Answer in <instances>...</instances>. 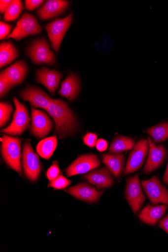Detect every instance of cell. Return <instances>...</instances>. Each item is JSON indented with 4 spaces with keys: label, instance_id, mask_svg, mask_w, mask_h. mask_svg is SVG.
<instances>
[{
    "label": "cell",
    "instance_id": "836d02e7",
    "mask_svg": "<svg viewBox=\"0 0 168 252\" xmlns=\"http://www.w3.org/2000/svg\"><path fill=\"white\" fill-rule=\"evenodd\" d=\"M43 2L42 0H26L25 5L28 10L33 11L39 7Z\"/></svg>",
    "mask_w": 168,
    "mask_h": 252
},
{
    "label": "cell",
    "instance_id": "74e56055",
    "mask_svg": "<svg viewBox=\"0 0 168 252\" xmlns=\"http://www.w3.org/2000/svg\"><path fill=\"white\" fill-rule=\"evenodd\" d=\"M163 180L165 184L168 186V163L163 178Z\"/></svg>",
    "mask_w": 168,
    "mask_h": 252
},
{
    "label": "cell",
    "instance_id": "d4e9b609",
    "mask_svg": "<svg viewBox=\"0 0 168 252\" xmlns=\"http://www.w3.org/2000/svg\"><path fill=\"white\" fill-rule=\"evenodd\" d=\"M135 145L134 141L130 137L119 136L116 137L113 140L109 148V152L113 154H119L132 150Z\"/></svg>",
    "mask_w": 168,
    "mask_h": 252
},
{
    "label": "cell",
    "instance_id": "52a82bcc",
    "mask_svg": "<svg viewBox=\"0 0 168 252\" xmlns=\"http://www.w3.org/2000/svg\"><path fill=\"white\" fill-rule=\"evenodd\" d=\"M125 196L133 212L136 214L146 201L138 174L127 178Z\"/></svg>",
    "mask_w": 168,
    "mask_h": 252
},
{
    "label": "cell",
    "instance_id": "f546056e",
    "mask_svg": "<svg viewBox=\"0 0 168 252\" xmlns=\"http://www.w3.org/2000/svg\"><path fill=\"white\" fill-rule=\"evenodd\" d=\"M98 135L94 133H88L83 137L84 144L91 148L96 146L98 142Z\"/></svg>",
    "mask_w": 168,
    "mask_h": 252
},
{
    "label": "cell",
    "instance_id": "ba28073f",
    "mask_svg": "<svg viewBox=\"0 0 168 252\" xmlns=\"http://www.w3.org/2000/svg\"><path fill=\"white\" fill-rule=\"evenodd\" d=\"M22 165L26 177L31 181H36L40 173L41 165L38 156L29 142L24 145Z\"/></svg>",
    "mask_w": 168,
    "mask_h": 252
},
{
    "label": "cell",
    "instance_id": "5b68a950",
    "mask_svg": "<svg viewBox=\"0 0 168 252\" xmlns=\"http://www.w3.org/2000/svg\"><path fill=\"white\" fill-rule=\"evenodd\" d=\"M41 32L42 28L37 19L34 15L26 12L22 15L8 38L19 41L28 36L38 34Z\"/></svg>",
    "mask_w": 168,
    "mask_h": 252
},
{
    "label": "cell",
    "instance_id": "7402d4cb",
    "mask_svg": "<svg viewBox=\"0 0 168 252\" xmlns=\"http://www.w3.org/2000/svg\"><path fill=\"white\" fill-rule=\"evenodd\" d=\"M103 162L110 172L118 178L122 174L126 157L123 154H105L102 157Z\"/></svg>",
    "mask_w": 168,
    "mask_h": 252
},
{
    "label": "cell",
    "instance_id": "4fadbf2b",
    "mask_svg": "<svg viewBox=\"0 0 168 252\" xmlns=\"http://www.w3.org/2000/svg\"><path fill=\"white\" fill-rule=\"evenodd\" d=\"M148 140L149 144V156L143 172L149 174L160 167L165 162L166 156V149L164 145L157 146L150 137Z\"/></svg>",
    "mask_w": 168,
    "mask_h": 252
},
{
    "label": "cell",
    "instance_id": "d6a6232c",
    "mask_svg": "<svg viewBox=\"0 0 168 252\" xmlns=\"http://www.w3.org/2000/svg\"><path fill=\"white\" fill-rule=\"evenodd\" d=\"M60 170L57 163L54 162L53 165L48 170L47 172V177L50 181H52L60 175Z\"/></svg>",
    "mask_w": 168,
    "mask_h": 252
},
{
    "label": "cell",
    "instance_id": "ac0fdd59",
    "mask_svg": "<svg viewBox=\"0 0 168 252\" xmlns=\"http://www.w3.org/2000/svg\"><path fill=\"white\" fill-rule=\"evenodd\" d=\"M83 178L98 189L109 188L114 184V179L109 170L105 167L88 172Z\"/></svg>",
    "mask_w": 168,
    "mask_h": 252
},
{
    "label": "cell",
    "instance_id": "30bf717a",
    "mask_svg": "<svg viewBox=\"0 0 168 252\" xmlns=\"http://www.w3.org/2000/svg\"><path fill=\"white\" fill-rule=\"evenodd\" d=\"M149 151L148 139H142L137 142L130 154L124 175L133 173L140 169Z\"/></svg>",
    "mask_w": 168,
    "mask_h": 252
},
{
    "label": "cell",
    "instance_id": "484cf974",
    "mask_svg": "<svg viewBox=\"0 0 168 252\" xmlns=\"http://www.w3.org/2000/svg\"><path fill=\"white\" fill-rule=\"evenodd\" d=\"M154 143L159 144L168 139V122L162 123L145 130Z\"/></svg>",
    "mask_w": 168,
    "mask_h": 252
},
{
    "label": "cell",
    "instance_id": "9c48e42d",
    "mask_svg": "<svg viewBox=\"0 0 168 252\" xmlns=\"http://www.w3.org/2000/svg\"><path fill=\"white\" fill-rule=\"evenodd\" d=\"M141 184L153 205L159 203L168 205V190L162 185L157 176H154L148 180H142Z\"/></svg>",
    "mask_w": 168,
    "mask_h": 252
},
{
    "label": "cell",
    "instance_id": "4dcf8cb0",
    "mask_svg": "<svg viewBox=\"0 0 168 252\" xmlns=\"http://www.w3.org/2000/svg\"><path fill=\"white\" fill-rule=\"evenodd\" d=\"M12 88L7 80L2 75H0V96L4 97Z\"/></svg>",
    "mask_w": 168,
    "mask_h": 252
},
{
    "label": "cell",
    "instance_id": "d590c367",
    "mask_svg": "<svg viewBox=\"0 0 168 252\" xmlns=\"http://www.w3.org/2000/svg\"><path fill=\"white\" fill-rule=\"evenodd\" d=\"M12 2V0H1L0 1V12L1 14H5Z\"/></svg>",
    "mask_w": 168,
    "mask_h": 252
},
{
    "label": "cell",
    "instance_id": "83f0119b",
    "mask_svg": "<svg viewBox=\"0 0 168 252\" xmlns=\"http://www.w3.org/2000/svg\"><path fill=\"white\" fill-rule=\"evenodd\" d=\"M13 110V106L9 103L1 102L0 103V126H5L10 119Z\"/></svg>",
    "mask_w": 168,
    "mask_h": 252
},
{
    "label": "cell",
    "instance_id": "7a4b0ae2",
    "mask_svg": "<svg viewBox=\"0 0 168 252\" xmlns=\"http://www.w3.org/2000/svg\"><path fill=\"white\" fill-rule=\"evenodd\" d=\"M1 141V153L4 161L11 168L22 175L21 140L18 137L4 134Z\"/></svg>",
    "mask_w": 168,
    "mask_h": 252
},
{
    "label": "cell",
    "instance_id": "44dd1931",
    "mask_svg": "<svg viewBox=\"0 0 168 252\" xmlns=\"http://www.w3.org/2000/svg\"><path fill=\"white\" fill-rule=\"evenodd\" d=\"M80 88V82L77 75L69 74L62 82L59 94L71 101L78 96Z\"/></svg>",
    "mask_w": 168,
    "mask_h": 252
},
{
    "label": "cell",
    "instance_id": "8992f818",
    "mask_svg": "<svg viewBox=\"0 0 168 252\" xmlns=\"http://www.w3.org/2000/svg\"><path fill=\"white\" fill-rule=\"evenodd\" d=\"M16 110L11 125L2 129L1 132L11 135H21L30 126L31 119L26 106L22 104L16 97L14 98Z\"/></svg>",
    "mask_w": 168,
    "mask_h": 252
},
{
    "label": "cell",
    "instance_id": "1f68e13d",
    "mask_svg": "<svg viewBox=\"0 0 168 252\" xmlns=\"http://www.w3.org/2000/svg\"><path fill=\"white\" fill-rule=\"evenodd\" d=\"M12 26L3 21L0 22V39L2 40L10 34Z\"/></svg>",
    "mask_w": 168,
    "mask_h": 252
},
{
    "label": "cell",
    "instance_id": "603a6c76",
    "mask_svg": "<svg viewBox=\"0 0 168 252\" xmlns=\"http://www.w3.org/2000/svg\"><path fill=\"white\" fill-rule=\"evenodd\" d=\"M18 56V52L11 41H4L0 45V67L10 63Z\"/></svg>",
    "mask_w": 168,
    "mask_h": 252
},
{
    "label": "cell",
    "instance_id": "5bb4252c",
    "mask_svg": "<svg viewBox=\"0 0 168 252\" xmlns=\"http://www.w3.org/2000/svg\"><path fill=\"white\" fill-rule=\"evenodd\" d=\"M20 95L23 100L30 102L33 107L46 110L52 99L43 91L33 87H27L21 92Z\"/></svg>",
    "mask_w": 168,
    "mask_h": 252
},
{
    "label": "cell",
    "instance_id": "3957f363",
    "mask_svg": "<svg viewBox=\"0 0 168 252\" xmlns=\"http://www.w3.org/2000/svg\"><path fill=\"white\" fill-rule=\"evenodd\" d=\"M27 54L37 64L53 65L56 61L55 54L50 50L49 43L44 38L33 41L28 48Z\"/></svg>",
    "mask_w": 168,
    "mask_h": 252
},
{
    "label": "cell",
    "instance_id": "e0dca14e",
    "mask_svg": "<svg viewBox=\"0 0 168 252\" xmlns=\"http://www.w3.org/2000/svg\"><path fill=\"white\" fill-rule=\"evenodd\" d=\"M69 5V2L64 0H49L37 11V14L41 20H50L64 13Z\"/></svg>",
    "mask_w": 168,
    "mask_h": 252
},
{
    "label": "cell",
    "instance_id": "2e32d148",
    "mask_svg": "<svg viewBox=\"0 0 168 252\" xmlns=\"http://www.w3.org/2000/svg\"><path fill=\"white\" fill-rule=\"evenodd\" d=\"M62 78V74L56 70L42 67L36 72L37 81L44 86L54 95Z\"/></svg>",
    "mask_w": 168,
    "mask_h": 252
},
{
    "label": "cell",
    "instance_id": "ffe728a7",
    "mask_svg": "<svg viewBox=\"0 0 168 252\" xmlns=\"http://www.w3.org/2000/svg\"><path fill=\"white\" fill-rule=\"evenodd\" d=\"M167 208L168 205L165 204L152 206L148 204L139 213L138 218L144 223L155 225L165 215Z\"/></svg>",
    "mask_w": 168,
    "mask_h": 252
},
{
    "label": "cell",
    "instance_id": "8d00e7d4",
    "mask_svg": "<svg viewBox=\"0 0 168 252\" xmlns=\"http://www.w3.org/2000/svg\"><path fill=\"white\" fill-rule=\"evenodd\" d=\"M159 226L168 234V214L159 221Z\"/></svg>",
    "mask_w": 168,
    "mask_h": 252
},
{
    "label": "cell",
    "instance_id": "f1b7e54d",
    "mask_svg": "<svg viewBox=\"0 0 168 252\" xmlns=\"http://www.w3.org/2000/svg\"><path fill=\"white\" fill-rule=\"evenodd\" d=\"M71 184V181L63 175H60L55 179L51 181L49 186L57 189L67 188Z\"/></svg>",
    "mask_w": 168,
    "mask_h": 252
},
{
    "label": "cell",
    "instance_id": "4316f807",
    "mask_svg": "<svg viewBox=\"0 0 168 252\" xmlns=\"http://www.w3.org/2000/svg\"><path fill=\"white\" fill-rule=\"evenodd\" d=\"M23 9V4L19 0H14L6 11L4 19L5 21H13L18 19Z\"/></svg>",
    "mask_w": 168,
    "mask_h": 252
},
{
    "label": "cell",
    "instance_id": "277c9868",
    "mask_svg": "<svg viewBox=\"0 0 168 252\" xmlns=\"http://www.w3.org/2000/svg\"><path fill=\"white\" fill-rule=\"evenodd\" d=\"M73 14L70 13L63 19H57L48 24L46 30L52 44V47L57 53H59L65 35L73 21Z\"/></svg>",
    "mask_w": 168,
    "mask_h": 252
},
{
    "label": "cell",
    "instance_id": "6da1fadb",
    "mask_svg": "<svg viewBox=\"0 0 168 252\" xmlns=\"http://www.w3.org/2000/svg\"><path fill=\"white\" fill-rule=\"evenodd\" d=\"M48 113L56 123V131L60 138L73 134L77 127L76 117L67 103L61 99H51Z\"/></svg>",
    "mask_w": 168,
    "mask_h": 252
},
{
    "label": "cell",
    "instance_id": "8fae6325",
    "mask_svg": "<svg viewBox=\"0 0 168 252\" xmlns=\"http://www.w3.org/2000/svg\"><path fill=\"white\" fill-rule=\"evenodd\" d=\"M101 165V162L97 155H82L66 169V173L67 177L85 174L99 167Z\"/></svg>",
    "mask_w": 168,
    "mask_h": 252
},
{
    "label": "cell",
    "instance_id": "e575fe53",
    "mask_svg": "<svg viewBox=\"0 0 168 252\" xmlns=\"http://www.w3.org/2000/svg\"><path fill=\"white\" fill-rule=\"evenodd\" d=\"M96 147L100 152H104L106 151L108 148L107 142L103 139H99L98 140Z\"/></svg>",
    "mask_w": 168,
    "mask_h": 252
},
{
    "label": "cell",
    "instance_id": "9a60e30c",
    "mask_svg": "<svg viewBox=\"0 0 168 252\" xmlns=\"http://www.w3.org/2000/svg\"><path fill=\"white\" fill-rule=\"evenodd\" d=\"M29 68L25 61H19L12 64L1 72L12 87L22 83L26 79Z\"/></svg>",
    "mask_w": 168,
    "mask_h": 252
},
{
    "label": "cell",
    "instance_id": "cb8c5ba5",
    "mask_svg": "<svg viewBox=\"0 0 168 252\" xmlns=\"http://www.w3.org/2000/svg\"><path fill=\"white\" fill-rule=\"evenodd\" d=\"M58 144L56 136L48 137L39 143L37 152L42 158L49 159L53 155Z\"/></svg>",
    "mask_w": 168,
    "mask_h": 252
},
{
    "label": "cell",
    "instance_id": "d6986e66",
    "mask_svg": "<svg viewBox=\"0 0 168 252\" xmlns=\"http://www.w3.org/2000/svg\"><path fill=\"white\" fill-rule=\"evenodd\" d=\"M67 192L80 200L90 203L98 201L103 193V191H98L84 183L69 188Z\"/></svg>",
    "mask_w": 168,
    "mask_h": 252
},
{
    "label": "cell",
    "instance_id": "7c38bea8",
    "mask_svg": "<svg viewBox=\"0 0 168 252\" xmlns=\"http://www.w3.org/2000/svg\"><path fill=\"white\" fill-rule=\"evenodd\" d=\"M32 125L31 131L38 139H42L53 129L54 124L43 111L32 107Z\"/></svg>",
    "mask_w": 168,
    "mask_h": 252
}]
</instances>
